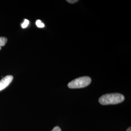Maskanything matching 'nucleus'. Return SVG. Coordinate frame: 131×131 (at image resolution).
I'll return each mask as SVG.
<instances>
[{"label": "nucleus", "instance_id": "1", "mask_svg": "<svg viewBox=\"0 0 131 131\" xmlns=\"http://www.w3.org/2000/svg\"><path fill=\"white\" fill-rule=\"evenodd\" d=\"M125 99L124 96L119 93L106 94L102 96L99 100L102 105H111L121 103Z\"/></svg>", "mask_w": 131, "mask_h": 131}, {"label": "nucleus", "instance_id": "4", "mask_svg": "<svg viewBox=\"0 0 131 131\" xmlns=\"http://www.w3.org/2000/svg\"><path fill=\"white\" fill-rule=\"evenodd\" d=\"M7 39L5 37H0V51L1 50V47L4 46L6 43L7 42Z\"/></svg>", "mask_w": 131, "mask_h": 131}, {"label": "nucleus", "instance_id": "3", "mask_svg": "<svg viewBox=\"0 0 131 131\" xmlns=\"http://www.w3.org/2000/svg\"><path fill=\"white\" fill-rule=\"evenodd\" d=\"M13 77L12 75H7L0 81V91L5 89L12 82Z\"/></svg>", "mask_w": 131, "mask_h": 131}, {"label": "nucleus", "instance_id": "8", "mask_svg": "<svg viewBox=\"0 0 131 131\" xmlns=\"http://www.w3.org/2000/svg\"><path fill=\"white\" fill-rule=\"evenodd\" d=\"M67 1V2H68L69 3H70V4H75L76 3L78 2V0H68Z\"/></svg>", "mask_w": 131, "mask_h": 131}, {"label": "nucleus", "instance_id": "9", "mask_svg": "<svg viewBox=\"0 0 131 131\" xmlns=\"http://www.w3.org/2000/svg\"><path fill=\"white\" fill-rule=\"evenodd\" d=\"M126 131H131V127H129V128L127 129V130Z\"/></svg>", "mask_w": 131, "mask_h": 131}, {"label": "nucleus", "instance_id": "7", "mask_svg": "<svg viewBox=\"0 0 131 131\" xmlns=\"http://www.w3.org/2000/svg\"><path fill=\"white\" fill-rule=\"evenodd\" d=\"M51 131H61V128L58 126L54 127Z\"/></svg>", "mask_w": 131, "mask_h": 131}, {"label": "nucleus", "instance_id": "2", "mask_svg": "<svg viewBox=\"0 0 131 131\" xmlns=\"http://www.w3.org/2000/svg\"><path fill=\"white\" fill-rule=\"evenodd\" d=\"M91 82V78L88 76H83L76 78L70 82L68 86L70 89H81L86 87Z\"/></svg>", "mask_w": 131, "mask_h": 131}, {"label": "nucleus", "instance_id": "5", "mask_svg": "<svg viewBox=\"0 0 131 131\" xmlns=\"http://www.w3.org/2000/svg\"><path fill=\"white\" fill-rule=\"evenodd\" d=\"M36 24V25L39 28H43L45 26L44 24H43L40 20H37Z\"/></svg>", "mask_w": 131, "mask_h": 131}, {"label": "nucleus", "instance_id": "6", "mask_svg": "<svg viewBox=\"0 0 131 131\" xmlns=\"http://www.w3.org/2000/svg\"><path fill=\"white\" fill-rule=\"evenodd\" d=\"M29 24V21L27 19H25L24 21L23 24H21V27L23 28H26L27 26Z\"/></svg>", "mask_w": 131, "mask_h": 131}]
</instances>
